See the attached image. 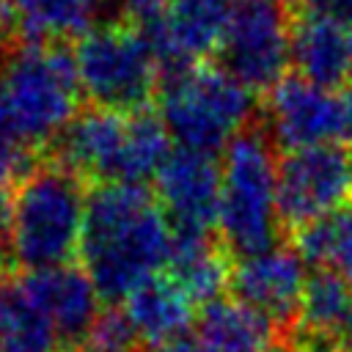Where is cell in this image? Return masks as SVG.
<instances>
[{
    "mask_svg": "<svg viewBox=\"0 0 352 352\" xmlns=\"http://www.w3.org/2000/svg\"><path fill=\"white\" fill-rule=\"evenodd\" d=\"M173 231L140 184H102L88 195L82 270L102 300L116 302L168 264Z\"/></svg>",
    "mask_w": 352,
    "mask_h": 352,
    "instance_id": "6da1fadb",
    "label": "cell"
},
{
    "mask_svg": "<svg viewBox=\"0 0 352 352\" xmlns=\"http://www.w3.org/2000/svg\"><path fill=\"white\" fill-rule=\"evenodd\" d=\"M74 52L66 44H19L0 58V140L19 148L55 143L80 113Z\"/></svg>",
    "mask_w": 352,
    "mask_h": 352,
    "instance_id": "7a4b0ae2",
    "label": "cell"
},
{
    "mask_svg": "<svg viewBox=\"0 0 352 352\" xmlns=\"http://www.w3.org/2000/svg\"><path fill=\"white\" fill-rule=\"evenodd\" d=\"M168 129L160 113L88 107L55 140V165L102 184H143L168 160Z\"/></svg>",
    "mask_w": 352,
    "mask_h": 352,
    "instance_id": "3957f363",
    "label": "cell"
},
{
    "mask_svg": "<svg viewBox=\"0 0 352 352\" xmlns=\"http://www.w3.org/2000/svg\"><path fill=\"white\" fill-rule=\"evenodd\" d=\"M82 179L60 165L30 168L11 195L8 248L16 267L50 270L72 264L85 228Z\"/></svg>",
    "mask_w": 352,
    "mask_h": 352,
    "instance_id": "277c9868",
    "label": "cell"
},
{
    "mask_svg": "<svg viewBox=\"0 0 352 352\" xmlns=\"http://www.w3.org/2000/svg\"><path fill=\"white\" fill-rule=\"evenodd\" d=\"M280 228L275 143L256 121L223 151L217 231L223 248L242 258L275 248Z\"/></svg>",
    "mask_w": 352,
    "mask_h": 352,
    "instance_id": "5b68a950",
    "label": "cell"
},
{
    "mask_svg": "<svg viewBox=\"0 0 352 352\" xmlns=\"http://www.w3.org/2000/svg\"><path fill=\"white\" fill-rule=\"evenodd\" d=\"M160 118L179 148L214 154L256 124V94L223 66L201 63L162 77Z\"/></svg>",
    "mask_w": 352,
    "mask_h": 352,
    "instance_id": "8992f818",
    "label": "cell"
},
{
    "mask_svg": "<svg viewBox=\"0 0 352 352\" xmlns=\"http://www.w3.org/2000/svg\"><path fill=\"white\" fill-rule=\"evenodd\" d=\"M74 66L80 91L94 107L135 113L146 110L151 96L160 91V63L154 50L129 19L96 22L74 44Z\"/></svg>",
    "mask_w": 352,
    "mask_h": 352,
    "instance_id": "52a82bcc",
    "label": "cell"
},
{
    "mask_svg": "<svg viewBox=\"0 0 352 352\" xmlns=\"http://www.w3.org/2000/svg\"><path fill=\"white\" fill-rule=\"evenodd\" d=\"M217 58L248 91L270 94L292 66L289 6L283 0H236Z\"/></svg>",
    "mask_w": 352,
    "mask_h": 352,
    "instance_id": "ba28073f",
    "label": "cell"
},
{
    "mask_svg": "<svg viewBox=\"0 0 352 352\" xmlns=\"http://www.w3.org/2000/svg\"><path fill=\"white\" fill-rule=\"evenodd\" d=\"M352 198V151L338 143L286 151L278 160V212L289 228L344 206Z\"/></svg>",
    "mask_w": 352,
    "mask_h": 352,
    "instance_id": "9c48e42d",
    "label": "cell"
},
{
    "mask_svg": "<svg viewBox=\"0 0 352 352\" xmlns=\"http://www.w3.org/2000/svg\"><path fill=\"white\" fill-rule=\"evenodd\" d=\"M236 0H168L165 8L140 22L162 77L206 63L220 52Z\"/></svg>",
    "mask_w": 352,
    "mask_h": 352,
    "instance_id": "30bf717a",
    "label": "cell"
},
{
    "mask_svg": "<svg viewBox=\"0 0 352 352\" xmlns=\"http://www.w3.org/2000/svg\"><path fill=\"white\" fill-rule=\"evenodd\" d=\"M261 126L286 151L327 146L346 135L344 102L322 85L286 74L267 96Z\"/></svg>",
    "mask_w": 352,
    "mask_h": 352,
    "instance_id": "8fae6325",
    "label": "cell"
},
{
    "mask_svg": "<svg viewBox=\"0 0 352 352\" xmlns=\"http://www.w3.org/2000/svg\"><path fill=\"white\" fill-rule=\"evenodd\" d=\"M157 204L173 234H209L220 209V162L206 151H170L154 176Z\"/></svg>",
    "mask_w": 352,
    "mask_h": 352,
    "instance_id": "7c38bea8",
    "label": "cell"
},
{
    "mask_svg": "<svg viewBox=\"0 0 352 352\" xmlns=\"http://www.w3.org/2000/svg\"><path fill=\"white\" fill-rule=\"evenodd\" d=\"M305 261L294 248L275 245L261 253L242 256L231 264V292L239 302L256 308L278 327L297 322L305 292Z\"/></svg>",
    "mask_w": 352,
    "mask_h": 352,
    "instance_id": "4fadbf2b",
    "label": "cell"
},
{
    "mask_svg": "<svg viewBox=\"0 0 352 352\" xmlns=\"http://www.w3.org/2000/svg\"><path fill=\"white\" fill-rule=\"evenodd\" d=\"M33 308L44 316L63 352H72L99 322V292L74 264L33 270L16 278Z\"/></svg>",
    "mask_w": 352,
    "mask_h": 352,
    "instance_id": "5bb4252c",
    "label": "cell"
},
{
    "mask_svg": "<svg viewBox=\"0 0 352 352\" xmlns=\"http://www.w3.org/2000/svg\"><path fill=\"white\" fill-rule=\"evenodd\" d=\"M121 314L140 344L160 349L184 338L195 316V302L168 272H157L124 297Z\"/></svg>",
    "mask_w": 352,
    "mask_h": 352,
    "instance_id": "9a60e30c",
    "label": "cell"
},
{
    "mask_svg": "<svg viewBox=\"0 0 352 352\" xmlns=\"http://www.w3.org/2000/svg\"><path fill=\"white\" fill-rule=\"evenodd\" d=\"M292 66L297 77L336 91L352 77L349 30L300 11L292 22Z\"/></svg>",
    "mask_w": 352,
    "mask_h": 352,
    "instance_id": "2e32d148",
    "label": "cell"
},
{
    "mask_svg": "<svg viewBox=\"0 0 352 352\" xmlns=\"http://www.w3.org/2000/svg\"><path fill=\"white\" fill-rule=\"evenodd\" d=\"M228 256L231 253L223 245L212 242L209 234H173L165 270L195 305H209L220 300V294L231 283Z\"/></svg>",
    "mask_w": 352,
    "mask_h": 352,
    "instance_id": "e0dca14e",
    "label": "cell"
},
{
    "mask_svg": "<svg viewBox=\"0 0 352 352\" xmlns=\"http://www.w3.org/2000/svg\"><path fill=\"white\" fill-rule=\"evenodd\" d=\"M275 330V322L239 300H214L198 319V338L209 352H272Z\"/></svg>",
    "mask_w": 352,
    "mask_h": 352,
    "instance_id": "ac0fdd59",
    "label": "cell"
},
{
    "mask_svg": "<svg viewBox=\"0 0 352 352\" xmlns=\"http://www.w3.org/2000/svg\"><path fill=\"white\" fill-rule=\"evenodd\" d=\"M22 44H66L85 36L107 0H11Z\"/></svg>",
    "mask_w": 352,
    "mask_h": 352,
    "instance_id": "d6986e66",
    "label": "cell"
},
{
    "mask_svg": "<svg viewBox=\"0 0 352 352\" xmlns=\"http://www.w3.org/2000/svg\"><path fill=\"white\" fill-rule=\"evenodd\" d=\"M294 250L319 272L352 280V198L294 231Z\"/></svg>",
    "mask_w": 352,
    "mask_h": 352,
    "instance_id": "ffe728a7",
    "label": "cell"
},
{
    "mask_svg": "<svg viewBox=\"0 0 352 352\" xmlns=\"http://www.w3.org/2000/svg\"><path fill=\"white\" fill-rule=\"evenodd\" d=\"M138 336L121 311H107L99 316L94 330L72 352H138Z\"/></svg>",
    "mask_w": 352,
    "mask_h": 352,
    "instance_id": "44dd1931",
    "label": "cell"
},
{
    "mask_svg": "<svg viewBox=\"0 0 352 352\" xmlns=\"http://www.w3.org/2000/svg\"><path fill=\"white\" fill-rule=\"evenodd\" d=\"M28 170H30L28 148L0 140V214H8L11 195L19 187V182L28 176Z\"/></svg>",
    "mask_w": 352,
    "mask_h": 352,
    "instance_id": "7402d4cb",
    "label": "cell"
},
{
    "mask_svg": "<svg viewBox=\"0 0 352 352\" xmlns=\"http://www.w3.org/2000/svg\"><path fill=\"white\" fill-rule=\"evenodd\" d=\"M300 11L352 30V0H302Z\"/></svg>",
    "mask_w": 352,
    "mask_h": 352,
    "instance_id": "603a6c76",
    "label": "cell"
},
{
    "mask_svg": "<svg viewBox=\"0 0 352 352\" xmlns=\"http://www.w3.org/2000/svg\"><path fill=\"white\" fill-rule=\"evenodd\" d=\"M165 3H168V0H116L121 16L129 19V22H138V25L154 19V16L165 8Z\"/></svg>",
    "mask_w": 352,
    "mask_h": 352,
    "instance_id": "cb8c5ba5",
    "label": "cell"
},
{
    "mask_svg": "<svg viewBox=\"0 0 352 352\" xmlns=\"http://www.w3.org/2000/svg\"><path fill=\"white\" fill-rule=\"evenodd\" d=\"M341 102H344V116H346V135H352V85L346 88Z\"/></svg>",
    "mask_w": 352,
    "mask_h": 352,
    "instance_id": "d4e9b609",
    "label": "cell"
},
{
    "mask_svg": "<svg viewBox=\"0 0 352 352\" xmlns=\"http://www.w3.org/2000/svg\"><path fill=\"white\" fill-rule=\"evenodd\" d=\"M349 66H352V30H349Z\"/></svg>",
    "mask_w": 352,
    "mask_h": 352,
    "instance_id": "484cf974",
    "label": "cell"
},
{
    "mask_svg": "<svg viewBox=\"0 0 352 352\" xmlns=\"http://www.w3.org/2000/svg\"><path fill=\"white\" fill-rule=\"evenodd\" d=\"M283 3H286V6H300L302 0H283Z\"/></svg>",
    "mask_w": 352,
    "mask_h": 352,
    "instance_id": "4316f807",
    "label": "cell"
},
{
    "mask_svg": "<svg viewBox=\"0 0 352 352\" xmlns=\"http://www.w3.org/2000/svg\"><path fill=\"white\" fill-rule=\"evenodd\" d=\"M0 341H3V330H0Z\"/></svg>",
    "mask_w": 352,
    "mask_h": 352,
    "instance_id": "83f0119b",
    "label": "cell"
}]
</instances>
